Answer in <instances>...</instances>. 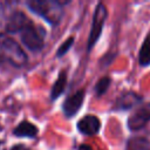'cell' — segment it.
<instances>
[{
    "label": "cell",
    "mask_w": 150,
    "mask_h": 150,
    "mask_svg": "<svg viewBox=\"0 0 150 150\" xmlns=\"http://www.w3.org/2000/svg\"><path fill=\"white\" fill-rule=\"evenodd\" d=\"M0 61H7L14 67H23L28 57L13 38L0 33Z\"/></svg>",
    "instance_id": "cell-1"
},
{
    "label": "cell",
    "mask_w": 150,
    "mask_h": 150,
    "mask_svg": "<svg viewBox=\"0 0 150 150\" xmlns=\"http://www.w3.org/2000/svg\"><path fill=\"white\" fill-rule=\"evenodd\" d=\"M28 8L42 16L50 25H57L63 16V7L56 0H30L27 2Z\"/></svg>",
    "instance_id": "cell-2"
},
{
    "label": "cell",
    "mask_w": 150,
    "mask_h": 150,
    "mask_svg": "<svg viewBox=\"0 0 150 150\" xmlns=\"http://www.w3.org/2000/svg\"><path fill=\"white\" fill-rule=\"evenodd\" d=\"M107 16H108L107 7L100 2L96 6L94 15H93L91 28H90V33H89V38H88V50H90L94 47V45L97 42V40L100 39Z\"/></svg>",
    "instance_id": "cell-3"
},
{
    "label": "cell",
    "mask_w": 150,
    "mask_h": 150,
    "mask_svg": "<svg viewBox=\"0 0 150 150\" xmlns=\"http://www.w3.org/2000/svg\"><path fill=\"white\" fill-rule=\"evenodd\" d=\"M20 36H21V41L22 43L32 52H39L43 48V38L42 35H40V33L38 32V29L29 23L28 26H26L21 32H20Z\"/></svg>",
    "instance_id": "cell-4"
},
{
    "label": "cell",
    "mask_w": 150,
    "mask_h": 150,
    "mask_svg": "<svg viewBox=\"0 0 150 150\" xmlns=\"http://www.w3.org/2000/svg\"><path fill=\"white\" fill-rule=\"evenodd\" d=\"M150 121V102L138 107L128 118V128L132 131L143 129Z\"/></svg>",
    "instance_id": "cell-5"
},
{
    "label": "cell",
    "mask_w": 150,
    "mask_h": 150,
    "mask_svg": "<svg viewBox=\"0 0 150 150\" xmlns=\"http://www.w3.org/2000/svg\"><path fill=\"white\" fill-rule=\"evenodd\" d=\"M83 100H84V90L83 89H80V90L75 91L73 95H70L69 97H67L62 105V110H63L64 115L67 117H73L74 115H76L77 111L82 107Z\"/></svg>",
    "instance_id": "cell-6"
},
{
    "label": "cell",
    "mask_w": 150,
    "mask_h": 150,
    "mask_svg": "<svg viewBox=\"0 0 150 150\" xmlns=\"http://www.w3.org/2000/svg\"><path fill=\"white\" fill-rule=\"evenodd\" d=\"M77 129L84 135H95L101 129V122L95 115H86L77 122Z\"/></svg>",
    "instance_id": "cell-7"
},
{
    "label": "cell",
    "mask_w": 150,
    "mask_h": 150,
    "mask_svg": "<svg viewBox=\"0 0 150 150\" xmlns=\"http://www.w3.org/2000/svg\"><path fill=\"white\" fill-rule=\"evenodd\" d=\"M30 21L22 12H14L6 22V32L7 33H18L21 32L26 26H28Z\"/></svg>",
    "instance_id": "cell-8"
},
{
    "label": "cell",
    "mask_w": 150,
    "mask_h": 150,
    "mask_svg": "<svg viewBox=\"0 0 150 150\" xmlns=\"http://www.w3.org/2000/svg\"><path fill=\"white\" fill-rule=\"evenodd\" d=\"M141 100H142V97L138 96L137 94H135V93H127V94H123L116 101V108L121 109V110H127V109L132 108L137 103H139Z\"/></svg>",
    "instance_id": "cell-9"
},
{
    "label": "cell",
    "mask_w": 150,
    "mask_h": 150,
    "mask_svg": "<svg viewBox=\"0 0 150 150\" xmlns=\"http://www.w3.org/2000/svg\"><path fill=\"white\" fill-rule=\"evenodd\" d=\"M13 134L19 137H35L38 135V128L28 121H22L18 127H15Z\"/></svg>",
    "instance_id": "cell-10"
},
{
    "label": "cell",
    "mask_w": 150,
    "mask_h": 150,
    "mask_svg": "<svg viewBox=\"0 0 150 150\" xmlns=\"http://www.w3.org/2000/svg\"><path fill=\"white\" fill-rule=\"evenodd\" d=\"M127 150H150V132L146 136L130 138L127 143Z\"/></svg>",
    "instance_id": "cell-11"
},
{
    "label": "cell",
    "mask_w": 150,
    "mask_h": 150,
    "mask_svg": "<svg viewBox=\"0 0 150 150\" xmlns=\"http://www.w3.org/2000/svg\"><path fill=\"white\" fill-rule=\"evenodd\" d=\"M66 83H67V75H66L64 71H61L59 77H57V80L54 82L52 91H50V96H52L53 100L57 98L63 93V90L66 88Z\"/></svg>",
    "instance_id": "cell-12"
},
{
    "label": "cell",
    "mask_w": 150,
    "mask_h": 150,
    "mask_svg": "<svg viewBox=\"0 0 150 150\" xmlns=\"http://www.w3.org/2000/svg\"><path fill=\"white\" fill-rule=\"evenodd\" d=\"M138 61H139V64L144 67L150 64V36H148L142 43V47L139 49Z\"/></svg>",
    "instance_id": "cell-13"
},
{
    "label": "cell",
    "mask_w": 150,
    "mask_h": 150,
    "mask_svg": "<svg viewBox=\"0 0 150 150\" xmlns=\"http://www.w3.org/2000/svg\"><path fill=\"white\" fill-rule=\"evenodd\" d=\"M110 82H111V80H110L109 76H104V77L100 79V80L97 81L96 86H95V93H96V95H97V96L103 95V94L108 90V88H109V86H110Z\"/></svg>",
    "instance_id": "cell-14"
},
{
    "label": "cell",
    "mask_w": 150,
    "mask_h": 150,
    "mask_svg": "<svg viewBox=\"0 0 150 150\" xmlns=\"http://www.w3.org/2000/svg\"><path fill=\"white\" fill-rule=\"evenodd\" d=\"M73 43H74V38H68L60 47H59V49H57V52H56V56H59V57H61L62 55H64L69 49H70V47L73 46Z\"/></svg>",
    "instance_id": "cell-15"
},
{
    "label": "cell",
    "mask_w": 150,
    "mask_h": 150,
    "mask_svg": "<svg viewBox=\"0 0 150 150\" xmlns=\"http://www.w3.org/2000/svg\"><path fill=\"white\" fill-rule=\"evenodd\" d=\"M11 150H28L25 145H22V144H16V145H14Z\"/></svg>",
    "instance_id": "cell-16"
},
{
    "label": "cell",
    "mask_w": 150,
    "mask_h": 150,
    "mask_svg": "<svg viewBox=\"0 0 150 150\" xmlns=\"http://www.w3.org/2000/svg\"><path fill=\"white\" fill-rule=\"evenodd\" d=\"M79 150H93V149H91V146L88 145V144H81V145L79 146Z\"/></svg>",
    "instance_id": "cell-17"
},
{
    "label": "cell",
    "mask_w": 150,
    "mask_h": 150,
    "mask_svg": "<svg viewBox=\"0 0 150 150\" xmlns=\"http://www.w3.org/2000/svg\"><path fill=\"white\" fill-rule=\"evenodd\" d=\"M2 15H4V9H2V7H1V5H0V22H1Z\"/></svg>",
    "instance_id": "cell-18"
}]
</instances>
